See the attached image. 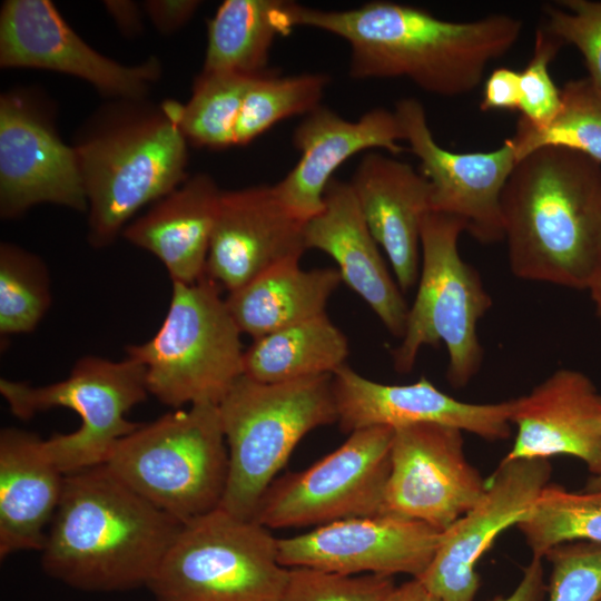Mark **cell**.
I'll return each mask as SVG.
<instances>
[{
    "instance_id": "d6986e66",
    "label": "cell",
    "mask_w": 601,
    "mask_h": 601,
    "mask_svg": "<svg viewBox=\"0 0 601 601\" xmlns=\"http://www.w3.org/2000/svg\"><path fill=\"white\" fill-rule=\"evenodd\" d=\"M304 225L284 208L273 186L223 190L206 276L230 293L280 262L300 259Z\"/></svg>"
},
{
    "instance_id": "d6a6232c",
    "label": "cell",
    "mask_w": 601,
    "mask_h": 601,
    "mask_svg": "<svg viewBox=\"0 0 601 601\" xmlns=\"http://www.w3.org/2000/svg\"><path fill=\"white\" fill-rule=\"evenodd\" d=\"M50 304V274L42 258L16 244L1 243V337L35 331Z\"/></svg>"
},
{
    "instance_id": "4316f807",
    "label": "cell",
    "mask_w": 601,
    "mask_h": 601,
    "mask_svg": "<svg viewBox=\"0 0 601 601\" xmlns=\"http://www.w3.org/2000/svg\"><path fill=\"white\" fill-rule=\"evenodd\" d=\"M296 6L284 0H225L208 21L201 70L267 72L273 42L297 27Z\"/></svg>"
},
{
    "instance_id": "cb8c5ba5",
    "label": "cell",
    "mask_w": 601,
    "mask_h": 601,
    "mask_svg": "<svg viewBox=\"0 0 601 601\" xmlns=\"http://www.w3.org/2000/svg\"><path fill=\"white\" fill-rule=\"evenodd\" d=\"M66 474L52 462L45 440L6 427L0 432V558L41 551L59 505Z\"/></svg>"
},
{
    "instance_id": "ab89813d",
    "label": "cell",
    "mask_w": 601,
    "mask_h": 601,
    "mask_svg": "<svg viewBox=\"0 0 601 601\" xmlns=\"http://www.w3.org/2000/svg\"><path fill=\"white\" fill-rule=\"evenodd\" d=\"M541 558L532 556L523 569L520 582L508 595H496L489 601H543L546 593L544 569Z\"/></svg>"
},
{
    "instance_id": "277c9868",
    "label": "cell",
    "mask_w": 601,
    "mask_h": 601,
    "mask_svg": "<svg viewBox=\"0 0 601 601\" xmlns=\"http://www.w3.org/2000/svg\"><path fill=\"white\" fill-rule=\"evenodd\" d=\"M183 104L112 99L77 130L73 149L88 201V240L111 245L129 220L179 187L187 173Z\"/></svg>"
},
{
    "instance_id": "4dcf8cb0",
    "label": "cell",
    "mask_w": 601,
    "mask_h": 601,
    "mask_svg": "<svg viewBox=\"0 0 601 601\" xmlns=\"http://www.w3.org/2000/svg\"><path fill=\"white\" fill-rule=\"evenodd\" d=\"M257 76L201 70L194 79L189 100L183 104L180 126L187 141L210 149L234 146L244 98Z\"/></svg>"
},
{
    "instance_id": "83f0119b",
    "label": "cell",
    "mask_w": 601,
    "mask_h": 601,
    "mask_svg": "<svg viewBox=\"0 0 601 601\" xmlns=\"http://www.w3.org/2000/svg\"><path fill=\"white\" fill-rule=\"evenodd\" d=\"M347 355L346 336L324 313L254 339L244 352V375L260 383L333 375Z\"/></svg>"
},
{
    "instance_id": "2e32d148",
    "label": "cell",
    "mask_w": 601,
    "mask_h": 601,
    "mask_svg": "<svg viewBox=\"0 0 601 601\" xmlns=\"http://www.w3.org/2000/svg\"><path fill=\"white\" fill-rule=\"evenodd\" d=\"M441 535L424 522L391 513L351 518L278 539V561L286 568L344 575L420 578L433 560Z\"/></svg>"
},
{
    "instance_id": "836d02e7",
    "label": "cell",
    "mask_w": 601,
    "mask_h": 601,
    "mask_svg": "<svg viewBox=\"0 0 601 601\" xmlns=\"http://www.w3.org/2000/svg\"><path fill=\"white\" fill-rule=\"evenodd\" d=\"M393 577L344 575L311 568H289L279 601H387Z\"/></svg>"
},
{
    "instance_id": "1f68e13d",
    "label": "cell",
    "mask_w": 601,
    "mask_h": 601,
    "mask_svg": "<svg viewBox=\"0 0 601 601\" xmlns=\"http://www.w3.org/2000/svg\"><path fill=\"white\" fill-rule=\"evenodd\" d=\"M328 82L325 73L278 76L267 71L255 77L236 122L234 146L247 145L277 122L318 108Z\"/></svg>"
},
{
    "instance_id": "30bf717a",
    "label": "cell",
    "mask_w": 601,
    "mask_h": 601,
    "mask_svg": "<svg viewBox=\"0 0 601 601\" xmlns=\"http://www.w3.org/2000/svg\"><path fill=\"white\" fill-rule=\"evenodd\" d=\"M0 393L20 420L55 407L79 415L81 423L75 432L45 440L49 456L66 475L104 464L116 443L141 425L126 415L149 394L146 371L138 361L92 355L77 361L67 378L47 385L1 378Z\"/></svg>"
},
{
    "instance_id": "d590c367",
    "label": "cell",
    "mask_w": 601,
    "mask_h": 601,
    "mask_svg": "<svg viewBox=\"0 0 601 601\" xmlns=\"http://www.w3.org/2000/svg\"><path fill=\"white\" fill-rule=\"evenodd\" d=\"M563 46L544 28L536 30L532 57L520 72L522 118L533 128L542 129L556 117L562 105L559 89L549 72L550 62Z\"/></svg>"
},
{
    "instance_id": "e0dca14e",
    "label": "cell",
    "mask_w": 601,
    "mask_h": 601,
    "mask_svg": "<svg viewBox=\"0 0 601 601\" xmlns=\"http://www.w3.org/2000/svg\"><path fill=\"white\" fill-rule=\"evenodd\" d=\"M549 460H502L477 503L442 532L425 572L416 578L442 601H473L476 566L495 539L532 506L551 477Z\"/></svg>"
},
{
    "instance_id": "e575fe53",
    "label": "cell",
    "mask_w": 601,
    "mask_h": 601,
    "mask_svg": "<svg viewBox=\"0 0 601 601\" xmlns=\"http://www.w3.org/2000/svg\"><path fill=\"white\" fill-rule=\"evenodd\" d=\"M548 601H601V544L574 541L552 548Z\"/></svg>"
},
{
    "instance_id": "8992f818",
    "label": "cell",
    "mask_w": 601,
    "mask_h": 601,
    "mask_svg": "<svg viewBox=\"0 0 601 601\" xmlns=\"http://www.w3.org/2000/svg\"><path fill=\"white\" fill-rule=\"evenodd\" d=\"M125 485L183 523L221 503L228 450L218 405L176 408L120 439L104 463Z\"/></svg>"
},
{
    "instance_id": "f1b7e54d",
    "label": "cell",
    "mask_w": 601,
    "mask_h": 601,
    "mask_svg": "<svg viewBox=\"0 0 601 601\" xmlns=\"http://www.w3.org/2000/svg\"><path fill=\"white\" fill-rule=\"evenodd\" d=\"M516 526L535 558L568 542L601 544V490L573 492L548 484Z\"/></svg>"
},
{
    "instance_id": "ffe728a7",
    "label": "cell",
    "mask_w": 601,
    "mask_h": 601,
    "mask_svg": "<svg viewBox=\"0 0 601 601\" xmlns=\"http://www.w3.org/2000/svg\"><path fill=\"white\" fill-rule=\"evenodd\" d=\"M403 132L394 111L375 108L351 121L319 106L296 127L293 144L300 157L276 185L275 195L296 219L306 223L324 205L333 174L354 155L381 148L396 156L403 151Z\"/></svg>"
},
{
    "instance_id": "ee69618b",
    "label": "cell",
    "mask_w": 601,
    "mask_h": 601,
    "mask_svg": "<svg viewBox=\"0 0 601 601\" xmlns=\"http://www.w3.org/2000/svg\"><path fill=\"white\" fill-rule=\"evenodd\" d=\"M584 490H601V459L597 471L591 474Z\"/></svg>"
},
{
    "instance_id": "7c38bea8",
    "label": "cell",
    "mask_w": 601,
    "mask_h": 601,
    "mask_svg": "<svg viewBox=\"0 0 601 601\" xmlns=\"http://www.w3.org/2000/svg\"><path fill=\"white\" fill-rule=\"evenodd\" d=\"M39 204L88 210L76 151L59 136L49 99L17 87L0 96V216L14 219Z\"/></svg>"
},
{
    "instance_id": "8fae6325",
    "label": "cell",
    "mask_w": 601,
    "mask_h": 601,
    "mask_svg": "<svg viewBox=\"0 0 601 601\" xmlns=\"http://www.w3.org/2000/svg\"><path fill=\"white\" fill-rule=\"evenodd\" d=\"M394 430L352 432L335 451L273 481L254 520L268 529L325 525L384 513Z\"/></svg>"
},
{
    "instance_id": "d4e9b609",
    "label": "cell",
    "mask_w": 601,
    "mask_h": 601,
    "mask_svg": "<svg viewBox=\"0 0 601 601\" xmlns=\"http://www.w3.org/2000/svg\"><path fill=\"white\" fill-rule=\"evenodd\" d=\"M221 191L208 174L189 176L131 220L121 235L156 256L173 283L195 284L206 275Z\"/></svg>"
},
{
    "instance_id": "44dd1931",
    "label": "cell",
    "mask_w": 601,
    "mask_h": 601,
    "mask_svg": "<svg viewBox=\"0 0 601 601\" xmlns=\"http://www.w3.org/2000/svg\"><path fill=\"white\" fill-rule=\"evenodd\" d=\"M514 443L504 460L568 455L594 473L601 459V393L582 372L560 368L513 398Z\"/></svg>"
},
{
    "instance_id": "7402d4cb",
    "label": "cell",
    "mask_w": 601,
    "mask_h": 601,
    "mask_svg": "<svg viewBox=\"0 0 601 601\" xmlns=\"http://www.w3.org/2000/svg\"><path fill=\"white\" fill-rule=\"evenodd\" d=\"M306 249L329 255L347 286L402 338L408 307L371 234L349 183L333 178L324 193L322 210L304 225Z\"/></svg>"
},
{
    "instance_id": "7bdbcfd3",
    "label": "cell",
    "mask_w": 601,
    "mask_h": 601,
    "mask_svg": "<svg viewBox=\"0 0 601 601\" xmlns=\"http://www.w3.org/2000/svg\"><path fill=\"white\" fill-rule=\"evenodd\" d=\"M587 290H589L595 314L601 326V267L594 274Z\"/></svg>"
},
{
    "instance_id": "603a6c76",
    "label": "cell",
    "mask_w": 601,
    "mask_h": 601,
    "mask_svg": "<svg viewBox=\"0 0 601 601\" xmlns=\"http://www.w3.org/2000/svg\"><path fill=\"white\" fill-rule=\"evenodd\" d=\"M349 184L398 287L407 292L418 279L422 225L432 213L428 181L407 162L368 152Z\"/></svg>"
},
{
    "instance_id": "6da1fadb",
    "label": "cell",
    "mask_w": 601,
    "mask_h": 601,
    "mask_svg": "<svg viewBox=\"0 0 601 601\" xmlns=\"http://www.w3.org/2000/svg\"><path fill=\"white\" fill-rule=\"evenodd\" d=\"M295 21L297 27L344 39L351 47L352 78H406L441 97L474 90L487 65L511 50L523 27L521 20L504 13L450 21L392 1H371L351 10L297 3Z\"/></svg>"
},
{
    "instance_id": "ba28073f",
    "label": "cell",
    "mask_w": 601,
    "mask_h": 601,
    "mask_svg": "<svg viewBox=\"0 0 601 601\" xmlns=\"http://www.w3.org/2000/svg\"><path fill=\"white\" fill-rule=\"evenodd\" d=\"M278 539L218 506L185 522L148 584L156 601H279Z\"/></svg>"
},
{
    "instance_id": "52a82bcc",
    "label": "cell",
    "mask_w": 601,
    "mask_h": 601,
    "mask_svg": "<svg viewBox=\"0 0 601 601\" xmlns=\"http://www.w3.org/2000/svg\"><path fill=\"white\" fill-rule=\"evenodd\" d=\"M240 334L219 285L205 275L195 284L173 283L157 333L126 352L144 365L148 392L162 404L218 405L244 375Z\"/></svg>"
},
{
    "instance_id": "4fadbf2b",
    "label": "cell",
    "mask_w": 601,
    "mask_h": 601,
    "mask_svg": "<svg viewBox=\"0 0 601 601\" xmlns=\"http://www.w3.org/2000/svg\"><path fill=\"white\" fill-rule=\"evenodd\" d=\"M486 483L465 455L463 431L434 423L394 430L384 513L443 532L477 503Z\"/></svg>"
},
{
    "instance_id": "ac0fdd59",
    "label": "cell",
    "mask_w": 601,
    "mask_h": 601,
    "mask_svg": "<svg viewBox=\"0 0 601 601\" xmlns=\"http://www.w3.org/2000/svg\"><path fill=\"white\" fill-rule=\"evenodd\" d=\"M337 423L345 433L421 423L442 424L487 441L511 435L513 398L499 403L463 402L442 392L426 377L406 385L368 380L347 365L332 376Z\"/></svg>"
},
{
    "instance_id": "5bb4252c",
    "label": "cell",
    "mask_w": 601,
    "mask_h": 601,
    "mask_svg": "<svg viewBox=\"0 0 601 601\" xmlns=\"http://www.w3.org/2000/svg\"><path fill=\"white\" fill-rule=\"evenodd\" d=\"M1 68H37L80 78L111 99L148 98L157 57L126 66L91 48L50 0H7L0 10Z\"/></svg>"
},
{
    "instance_id": "74e56055",
    "label": "cell",
    "mask_w": 601,
    "mask_h": 601,
    "mask_svg": "<svg viewBox=\"0 0 601 601\" xmlns=\"http://www.w3.org/2000/svg\"><path fill=\"white\" fill-rule=\"evenodd\" d=\"M520 101V72L505 67L493 70L484 85L481 110H514L519 109Z\"/></svg>"
},
{
    "instance_id": "f35d334b",
    "label": "cell",
    "mask_w": 601,
    "mask_h": 601,
    "mask_svg": "<svg viewBox=\"0 0 601 601\" xmlns=\"http://www.w3.org/2000/svg\"><path fill=\"white\" fill-rule=\"evenodd\" d=\"M198 0H147L145 14L161 35H171L183 28L200 6Z\"/></svg>"
},
{
    "instance_id": "3957f363",
    "label": "cell",
    "mask_w": 601,
    "mask_h": 601,
    "mask_svg": "<svg viewBox=\"0 0 601 601\" xmlns=\"http://www.w3.org/2000/svg\"><path fill=\"white\" fill-rule=\"evenodd\" d=\"M503 240L519 278L587 289L601 267V164L562 147L518 160L501 196Z\"/></svg>"
},
{
    "instance_id": "484cf974",
    "label": "cell",
    "mask_w": 601,
    "mask_h": 601,
    "mask_svg": "<svg viewBox=\"0 0 601 601\" xmlns=\"http://www.w3.org/2000/svg\"><path fill=\"white\" fill-rule=\"evenodd\" d=\"M299 258L280 262L228 293L227 307L254 339L322 315L342 282L337 268L303 269Z\"/></svg>"
},
{
    "instance_id": "8d00e7d4",
    "label": "cell",
    "mask_w": 601,
    "mask_h": 601,
    "mask_svg": "<svg viewBox=\"0 0 601 601\" xmlns=\"http://www.w3.org/2000/svg\"><path fill=\"white\" fill-rule=\"evenodd\" d=\"M544 7V29L583 56L589 77L601 88V1L562 0Z\"/></svg>"
},
{
    "instance_id": "5b68a950",
    "label": "cell",
    "mask_w": 601,
    "mask_h": 601,
    "mask_svg": "<svg viewBox=\"0 0 601 601\" xmlns=\"http://www.w3.org/2000/svg\"><path fill=\"white\" fill-rule=\"evenodd\" d=\"M333 375L260 383L242 375L218 404L228 450L220 508L253 520L258 504L297 443L337 422Z\"/></svg>"
},
{
    "instance_id": "7a4b0ae2",
    "label": "cell",
    "mask_w": 601,
    "mask_h": 601,
    "mask_svg": "<svg viewBox=\"0 0 601 601\" xmlns=\"http://www.w3.org/2000/svg\"><path fill=\"white\" fill-rule=\"evenodd\" d=\"M183 522L118 480L105 464L66 475L41 566L81 591L148 587Z\"/></svg>"
},
{
    "instance_id": "60d3db41",
    "label": "cell",
    "mask_w": 601,
    "mask_h": 601,
    "mask_svg": "<svg viewBox=\"0 0 601 601\" xmlns=\"http://www.w3.org/2000/svg\"><path fill=\"white\" fill-rule=\"evenodd\" d=\"M119 31L132 38L144 31V7L132 0H106L102 2Z\"/></svg>"
},
{
    "instance_id": "9c48e42d",
    "label": "cell",
    "mask_w": 601,
    "mask_h": 601,
    "mask_svg": "<svg viewBox=\"0 0 601 601\" xmlns=\"http://www.w3.org/2000/svg\"><path fill=\"white\" fill-rule=\"evenodd\" d=\"M463 231L465 224L456 217L430 213L424 218L417 292L401 343L392 352L396 372L408 373L422 347L444 344L446 377L455 388L466 386L481 368L476 328L492 305L480 274L459 253Z\"/></svg>"
},
{
    "instance_id": "f546056e",
    "label": "cell",
    "mask_w": 601,
    "mask_h": 601,
    "mask_svg": "<svg viewBox=\"0 0 601 601\" xmlns=\"http://www.w3.org/2000/svg\"><path fill=\"white\" fill-rule=\"evenodd\" d=\"M562 105L552 122L531 127L520 117L512 138L516 161L542 147L571 149L601 164V88L588 76L568 81Z\"/></svg>"
},
{
    "instance_id": "9a60e30c",
    "label": "cell",
    "mask_w": 601,
    "mask_h": 601,
    "mask_svg": "<svg viewBox=\"0 0 601 601\" xmlns=\"http://www.w3.org/2000/svg\"><path fill=\"white\" fill-rule=\"evenodd\" d=\"M394 112L428 181L431 211L461 219L483 244L503 240L501 196L516 164L512 138L491 151H450L434 139L420 100L401 99Z\"/></svg>"
},
{
    "instance_id": "b9f144b4",
    "label": "cell",
    "mask_w": 601,
    "mask_h": 601,
    "mask_svg": "<svg viewBox=\"0 0 601 601\" xmlns=\"http://www.w3.org/2000/svg\"><path fill=\"white\" fill-rule=\"evenodd\" d=\"M387 601H442L431 592L421 580H411L395 587Z\"/></svg>"
}]
</instances>
